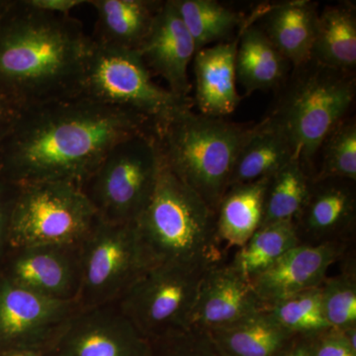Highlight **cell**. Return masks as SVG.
<instances>
[{
	"label": "cell",
	"mask_w": 356,
	"mask_h": 356,
	"mask_svg": "<svg viewBox=\"0 0 356 356\" xmlns=\"http://www.w3.org/2000/svg\"><path fill=\"white\" fill-rule=\"evenodd\" d=\"M343 178L356 181V120L346 117L323 140L312 180Z\"/></svg>",
	"instance_id": "30"
},
{
	"label": "cell",
	"mask_w": 356,
	"mask_h": 356,
	"mask_svg": "<svg viewBox=\"0 0 356 356\" xmlns=\"http://www.w3.org/2000/svg\"><path fill=\"white\" fill-rule=\"evenodd\" d=\"M46 351L50 356H151V344L112 303L79 309Z\"/></svg>",
	"instance_id": "11"
},
{
	"label": "cell",
	"mask_w": 356,
	"mask_h": 356,
	"mask_svg": "<svg viewBox=\"0 0 356 356\" xmlns=\"http://www.w3.org/2000/svg\"><path fill=\"white\" fill-rule=\"evenodd\" d=\"M281 356H315L313 337H297L292 346Z\"/></svg>",
	"instance_id": "37"
},
{
	"label": "cell",
	"mask_w": 356,
	"mask_h": 356,
	"mask_svg": "<svg viewBox=\"0 0 356 356\" xmlns=\"http://www.w3.org/2000/svg\"><path fill=\"white\" fill-rule=\"evenodd\" d=\"M257 13L259 8L252 11L241 28L236 51V83L243 86L247 95L255 91L277 90L292 70L287 58L255 23Z\"/></svg>",
	"instance_id": "20"
},
{
	"label": "cell",
	"mask_w": 356,
	"mask_h": 356,
	"mask_svg": "<svg viewBox=\"0 0 356 356\" xmlns=\"http://www.w3.org/2000/svg\"><path fill=\"white\" fill-rule=\"evenodd\" d=\"M151 356H224L199 330H182L149 341Z\"/></svg>",
	"instance_id": "32"
},
{
	"label": "cell",
	"mask_w": 356,
	"mask_h": 356,
	"mask_svg": "<svg viewBox=\"0 0 356 356\" xmlns=\"http://www.w3.org/2000/svg\"><path fill=\"white\" fill-rule=\"evenodd\" d=\"M0 276L48 298L76 303L81 283L79 247L9 248L0 264Z\"/></svg>",
	"instance_id": "13"
},
{
	"label": "cell",
	"mask_w": 356,
	"mask_h": 356,
	"mask_svg": "<svg viewBox=\"0 0 356 356\" xmlns=\"http://www.w3.org/2000/svg\"><path fill=\"white\" fill-rule=\"evenodd\" d=\"M311 60L318 64L355 72L356 8L353 2L325 6L318 13Z\"/></svg>",
	"instance_id": "24"
},
{
	"label": "cell",
	"mask_w": 356,
	"mask_h": 356,
	"mask_svg": "<svg viewBox=\"0 0 356 356\" xmlns=\"http://www.w3.org/2000/svg\"><path fill=\"white\" fill-rule=\"evenodd\" d=\"M161 163L152 128L117 144L81 188L102 221L131 224L153 196Z\"/></svg>",
	"instance_id": "7"
},
{
	"label": "cell",
	"mask_w": 356,
	"mask_h": 356,
	"mask_svg": "<svg viewBox=\"0 0 356 356\" xmlns=\"http://www.w3.org/2000/svg\"><path fill=\"white\" fill-rule=\"evenodd\" d=\"M293 158L287 136L266 116L250 127L234 163L229 187L270 177Z\"/></svg>",
	"instance_id": "23"
},
{
	"label": "cell",
	"mask_w": 356,
	"mask_h": 356,
	"mask_svg": "<svg viewBox=\"0 0 356 356\" xmlns=\"http://www.w3.org/2000/svg\"><path fill=\"white\" fill-rule=\"evenodd\" d=\"M240 32L241 29L235 38L204 48L194 55L195 104L200 114L225 118L236 111L242 100L236 89L235 67Z\"/></svg>",
	"instance_id": "18"
},
{
	"label": "cell",
	"mask_w": 356,
	"mask_h": 356,
	"mask_svg": "<svg viewBox=\"0 0 356 356\" xmlns=\"http://www.w3.org/2000/svg\"><path fill=\"white\" fill-rule=\"evenodd\" d=\"M250 127L194 113L192 106L175 110L152 126L165 165L215 213Z\"/></svg>",
	"instance_id": "3"
},
{
	"label": "cell",
	"mask_w": 356,
	"mask_h": 356,
	"mask_svg": "<svg viewBox=\"0 0 356 356\" xmlns=\"http://www.w3.org/2000/svg\"><path fill=\"white\" fill-rule=\"evenodd\" d=\"M196 51L235 38L247 18L214 0H172Z\"/></svg>",
	"instance_id": "26"
},
{
	"label": "cell",
	"mask_w": 356,
	"mask_h": 356,
	"mask_svg": "<svg viewBox=\"0 0 356 356\" xmlns=\"http://www.w3.org/2000/svg\"><path fill=\"white\" fill-rule=\"evenodd\" d=\"M301 245L293 221L264 225L238 248L232 266L252 281L293 248Z\"/></svg>",
	"instance_id": "27"
},
{
	"label": "cell",
	"mask_w": 356,
	"mask_h": 356,
	"mask_svg": "<svg viewBox=\"0 0 356 356\" xmlns=\"http://www.w3.org/2000/svg\"><path fill=\"white\" fill-rule=\"evenodd\" d=\"M356 181L311 180L301 209L293 219L304 245L351 242L356 224Z\"/></svg>",
	"instance_id": "14"
},
{
	"label": "cell",
	"mask_w": 356,
	"mask_h": 356,
	"mask_svg": "<svg viewBox=\"0 0 356 356\" xmlns=\"http://www.w3.org/2000/svg\"><path fill=\"white\" fill-rule=\"evenodd\" d=\"M135 226L153 266L208 269L221 262L216 213L163 159L153 196Z\"/></svg>",
	"instance_id": "4"
},
{
	"label": "cell",
	"mask_w": 356,
	"mask_h": 356,
	"mask_svg": "<svg viewBox=\"0 0 356 356\" xmlns=\"http://www.w3.org/2000/svg\"><path fill=\"white\" fill-rule=\"evenodd\" d=\"M0 356H50L46 350H22L0 353Z\"/></svg>",
	"instance_id": "38"
},
{
	"label": "cell",
	"mask_w": 356,
	"mask_h": 356,
	"mask_svg": "<svg viewBox=\"0 0 356 356\" xmlns=\"http://www.w3.org/2000/svg\"><path fill=\"white\" fill-rule=\"evenodd\" d=\"M102 221L81 187L67 182L18 185L11 215L10 248L79 247Z\"/></svg>",
	"instance_id": "8"
},
{
	"label": "cell",
	"mask_w": 356,
	"mask_h": 356,
	"mask_svg": "<svg viewBox=\"0 0 356 356\" xmlns=\"http://www.w3.org/2000/svg\"><path fill=\"white\" fill-rule=\"evenodd\" d=\"M90 46L70 14L8 1L0 13V91L20 109L76 97Z\"/></svg>",
	"instance_id": "2"
},
{
	"label": "cell",
	"mask_w": 356,
	"mask_h": 356,
	"mask_svg": "<svg viewBox=\"0 0 356 356\" xmlns=\"http://www.w3.org/2000/svg\"><path fill=\"white\" fill-rule=\"evenodd\" d=\"M81 283L77 308L117 303L135 281L153 266L135 222L100 221L79 245Z\"/></svg>",
	"instance_id": "9"
},
{
	"label": "cell",
	"mask_w": 356,
	"mask_h": 356,
	"mask_svg": "<svg viewBox=\"0 0 356 356\" xmlns=\"http://www.w3.org/2000/svg\"><path fill=\"white\" fill-rule=\"evenodd\" d=\"M270 177L229 187L216 212L221 242L228 243L229 247L241 248L261 228Z\"/></svg>",
	"instance_id": "25"
},
{
	"label": "cell",
	"mask_w": 356,
	"mask_h": 356,
	"mask_svg": "<svg viewBox=\"0 0 356 356\" xmlns=\"http://www.w3.org/2000/svg\"><path fill=\"white\" fill-rule=\"evenodd\" d=\"M77 310L74 302L48 298L0 276V353L48 350Z\"/></svg>",
	"instance_id": "12"
},
{
	"label": "cell",
	"mask_w": 356,
	"mask_h": 356,
	"mask_svg": "<svg viewBox=\"0 0 356 356\" xmlns=\"http://www.w3.org/2000/svg\"><path fill=\"white\" fill-rule=\"evenodd\" d=\"M21 109L0 91V147L10 134Z\"/></svg>",
	"instance_id": "35"
},
{
	"label": "cell",
	"mask_w": 356,
	"mask_h": 356,
	"mask_svg": "<svg viewBox=\"0 0 356 356\" xmlns=\"http://www.w3.org/2000/svg\"><path fill=\"white\" fill-rule=\"evenodd\" d=\"M17 191V184L0 177V264L10 248L9 229Z\"/></svg>",
	"instance_id": "33"
},
{
	"label": "cell",
	"mask_w": 356,
	"mask_h": 356,
	"mask_svg": "<svg viewBox=\"0 0 356 356\" xmlns=\"http://www.w3.org/2000/svg\"><path fill=\"white\" fill-rule=\"evenodd\" d=\"M278 90L271 119L285 133L304 170L313 179L318 149L332 128L348 117L356 95L355 72L309 60L292 69Z\"/></svg>",
	"instance_id": "5"
},
{
	"label": "cell",
	"mask_w": 356,
	"mask_h": 356,
	"mask_svg": "<svg viewBox=\"0 0 356 356\" xmlns=\"http://www.w3.org/2000/svg\"><path fill=\"white\" fill-rule=\"evenodd\" d=\"M206 270L156 264L135 281L117 305L149 341L188 329Z\"/></svg>",
	"instance_id": "10"
},
{
	"label": "cell",
	"mask_w": 356,
	"mask_h": 356,
	"mask_svg": "<svg viewBox=\"0 0 356 356\" xmlns=\"http://www.w3.org/2000/svg\"><path fill=\"white\" fill-rule=\"evenodd\" d=\"M310 182L296 158L274 172L267 184L261 226L293 221L305 201Z\"/></svg>",
	"instance_id": "28"
},
{
	"label": "cell",
	"mask_w": 356,
	"mask_h": 356,
	"mask_svg": "<svg viewBox=\"0 0 356 356\" xmlns=\"http://www.w3.org/2000/svg\"><path fill=\"white\" fill-rule=\"evenodd\" d=\"M321 286L280 300L266 306V310L278 325L294 336H318L332 329L323 310Z\"/></svg>",
	"instance_id": "29"
},
{
	"label": "cell",
	"mask_w": 356,
	"mask_h": 356,
	"mask_svg": "<svg viewBox=\"0 0 356 356\" xmlns=\"http://www.w3.org/2000/svg\"><path fill=\"white\" fill-rule=\"evenodd\" d=\"M315 356H356L343 332L330 329L313 337Z\"/></svg>",
	"instance_id": "34"
},
{
	"label": "cell",
	"mask_w": 356,
	"mask_h": 356,
	"mask_svg": "<svg viewBox=\"0 0 356 356\" xmlns=\"http://www.w3.org/2000/svg\"><path fill=\"white\" fill-rule=\"evenodd\" d=\"M264 308L252 282L231 264L220 262L204 273L189 327L209 331L233 324Z\"/></svg>",
	"instance_id": "16"
},
{
	"label": "cell",
	"mask_w": 356,
	"mask_h": 356,
	"mask_svg": "<svg viewBox=\"0 0 356 356\" xmlns=\"http://www.w3.org/2000/svg\"><path fill=\"white\" fill-rule=\"evenodd\" d=\"M204 332L224 356H281L297 337L278 325L266 308Z\"/></svg>",
	"instance_id": "22"
},
{
	"label": "cell",
	"mask_w": 356,
	"mask_h": 356,
	"mask_svg": "<svg viewBox=\"0 0 356 356\" xmlns=\"http://www.w3.org/2000/svg\"><path fill=\"white\" fill-rule=\"evenodd\" d=\"M255 23L292 69L308 63L315 40L318 4L309 0H290L257 7Z\"/></svg>",
	"instance_id": "19"
},
{
	"label": "cell",
	"mask_w": 356,
	"mask_h": 356,
	"mask_svg": "<svg viewBox=\"0 0 356 356\" xmlns=\"http://www.w3.org/2000/svg\"><path fill=\"white\" fill-rule=\"evenodd\" d=\"M138 51L149 72L168 83L170 92L189 98L191 86L187 70L196 53L195 44L172 0L163 1Z\"/></svg>",
	"instance_id": "17"
},
{
	"label": "cell",
	"mask_w": 356,
	"mask_h": 356,
	"mask_svg": "<svg viewBox=\"0 0 356 356\" xmlns=\"http://www.w3.org/2000/svg\"><path fill=\"white\" fill-rule=\"evenodd\" d=\"M322 303L325 320L332 329L343 330L356 327L355 267L334 277H327L322 286Z\"/></svg>",
	"instance_id": "31"
},
{
	"label": "cell",
	"mask_w": 356,
	"mask_h": 356,
	"mask_svg": "<svg viewBox=\"0 0 356 356\" xmlns=\"http://www.w3.org/2000/svg\"><path fill=\"white\" fill-rule=\"evenodd\" d=\"M76 97L86 98L154 122L193 106L191 98L173 95L153 81L139 51L105 46L91 39Z\"/></svg>",
	"instance_id": "6"
},
{
	"label": "cell",
	"mask_w": 356,
	"mask_h": 356,
	"mask_svg": "<svg viewBox=\"0 0 356 356\" xmlns=\"http://www.w3.org/2000/svg\"><path fill=\"white\" fill-rule=\"evenodd\" d=\"M29 6L55 14H70L76 7L86 3L84 0H26Z\"/></svg>",
	"instance_id": "36"
},
{
	"label": "cell",
	"mask_w": 356,
	"mask_h": 356,
	"mask_svg": "<svg viewBox=\"0 0 356 356\" xmlns=\"http://www.w3.org/2000/svg\"><path fill=\"white\" fill-rule=\"evenodd\" d=\"M350 242L301 245L293 248L250 281L264 306L320 287L327 271L346 254Z\"/></svg>",
	"instance_id": "15"
},
{
	"label": "cell",
	"mask_w": 356,
	"mask_h": 356,
	"mask_svg": "<svg viewBox=\"0 0 356 356\" xmlns=\"http://www.w3.org/2000/svg\"><path fill=\"white\" fill-rule=\"evenodd\" d=\"M96 24L91 39L105 46L139 50L163 6L159 0H89Z\"/></svg>",
	"instance_id": "21"
},
{
	"label": "cell",
	"mask_w": 356,
	"mask_h": 356,
	"mask_svg": "<svg viewBox=\"0 0 356 356\" xmlns=\"http://www.w3.org/2000/svg\"><path fill=\"white\" fill-rule=\"evenodd\" d=\"M7 3H8V1H0V13H1L2 10L6 8Z\"/></svg>",
	"instance_id": "39"
},
{
	"label": "cell",
	"mask_w": 356,
	"mask_h": 356,
	"mask_svg": "<svg viewBox=\"0 0 356 356\" xmlns=\"http://www.w3.org/2000/svg\"><path fill=\"white\" fill-rule=\"evenodd\" d=\"M152 126L142 115L81 97L21 109L0 147V177L17 185L81 187L117 144Z\"/></svg>",
	"instance_id": "1"
}]
</instances>
